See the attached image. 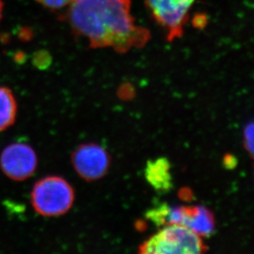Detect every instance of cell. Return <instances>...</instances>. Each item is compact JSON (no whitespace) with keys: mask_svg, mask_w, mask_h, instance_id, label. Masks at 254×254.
Here are the masks:
<instances>
[{"mask_svg":"<svg viewBox=\"0 0 254 254\" xmlns=\"http://www.w3.org/2000/svg\"><path fill=\"white\" fill-rule=\"evenodd\" d=\"M197 0H146L154 21L163 29L166 38L173 42L182 37Z\"/></svg>","mask_w":254,"mask_h":254,"instance_id":"5b68a950","label":"cell"},{"mask_svg":"<svg viewBox=\"0 0 254 254\" xmlns=\"http://www.w3.org/2000/svg\"><path fill=\"white\" fill-rule=\"evenodd\" d=\"M159 226L179 225L192 230L201 237H208L215 231V219L211 211L202 206H170L159 204L155 210Z\"/></svg>","mask_w":254,"mask_h":254,"instance_id":"277c9868","label":"cell"},{"mask_svg":"<svg viewBox=\"0 0 254 254\" xmlns=\"http://www.w3.org/2000/svg\"><path fill=\"white\" fill-rule=\"evenodd\" d=\"M144 175L146 181L156 192L164 193L172 190L171 165L166 157H159L147 161Z\"/></svg>","mask_w":254,"mask_h":254,"instance_id":"ba28073f","label":"cell"},{"mask_svg":"<svg viewBox=\"0 0 254 254\" xmlns=\"http://www.w3.org/2000/svg\"><path fill=\"white\" fill-rule=\"evenodd\" d=\"M254 123H250L245 128L244 140L245 147L250 153V156L254 155Z\"/></svg>","mask_w":254,"mask_h":254,"instance_id":"8fae6325","label":"cell"},{"mask_svg":"<svg viewBox=\"0 0 254 254\" xmlns=\"http://www.w3.org/2000/svg\"><path fill=\"white\" fill-rule=\"evenodd\" d=\"M37 163V156L34 149L23 142L10 144L0 155V167L2 172L14 181H23L32 176Z\"/></svg>","mask_w":254,"mask_h":254,"instance_id":"8992f818","label":"cell"},{"mask_svg":"<svg viewBox=\"0 0 254 254\" xmlns=\"http://www.w3.org/2000/svg\"><path fill=\"white\" fill-rule=\"evenodd\" d=\"M2 11H3V2L2 0H0V21L2 20Z\"/></svg>","mask_w":254,"mask_h":254,"instance_id":"4fadbf2b","label":"cell"},{"mask_svg":"<svg viewBox=\"0 0 254 254\" xmlns=\"http://www.w3.org/2000/svg\"><path fill=\"white\" fill-rule=\"evenodd\" d=\"M65 9V21L91 49L125 54L151 40L148 29L135 20L131 0H72Z\"/></svg>","mask_w":254,"mask_h":254,"instance_id":"6da1fadb","label":"cell"},{"mask_svg":"<svg viewBox=\"0 0 254 254\" xmlns=\"http://www.w3.org/2000/svg\"><path fill=\"white\" fill-rule=\"evenodd\" d=\"M17 111V102L12 91L5 86H0V132L14 124Z\"/></svg>","mask_w":254,"mask_h":254,"instance_id":"9c48e42d","label":"cell"},{"mask_svg":"<svg viewBox=\"0 0 254 254\" xmlns=\"http://www.w3.org/2000/svg\"><path fill=\"white\" fill-rule=\"evenodd\" d=\"M74 190L67 180L59 176H47L34 185L31 202L36 212L46 217L67 213L74 202Z\"/></svg>","mask_w":254,"mask_h":254,"instance_id":"7a4b0ae2","label":"cell"},{"mask_svg":"<svg viewBox=\"0 0 254 254\" xmlns=\"http://www.w3.org/2000/svg\"><path fill=\"white\" fill-rule=\"evenodd\" d=\"M206 250L201 236L179 225H167L140 246L141 254H195Z\"/></svg>","mask_w":254,"mask_h":254,"instance_id":"3957f363","label":"cell"},{"mask_svg":"<svg viewBox=\"0 0 254 254\" xmlns=\"http://www.w3.org/2000/svg\"><path fill=\"white\" fill-rule=\"evenodd\" d=\"M36 1L47 9L51 11H60L66 8L72 0H36Z\"/></svg>","mask_w":254,"mask_h":254,"instance_id":"30bf717a","label":"cell"},{"mask_svg":"<svg viewBox=\"0 0 254 254\" xmlns=\"http://www.w3.org/2000/svg\"><path fill=\"white\" fill-rule=\"evenodd\" d=\"M71 160L77 175L86 181H95L104 177L111 165L107 151L96 143L77 146L72 152Z\"/></svg>","mask_w":254,"mask_h":254,"instance_id":"52a82bcc","label":"cell"},{"mask_svg":"<svg viewBox=\"0 0 254 254\" xmlns=\"http://www.w3.org/2000/svg\"><path fill=\"white\" fill-rule=\"evenodd\" d=\"M235 162H236L235 161V158L231 156H228L227 160H225V164H227L228 168H230V165H231V167H234Z\"/></svg>","mask_w":254,"mask_h":254,"instance_id":"7c38bea8","label":"cell"}]
</instances>
